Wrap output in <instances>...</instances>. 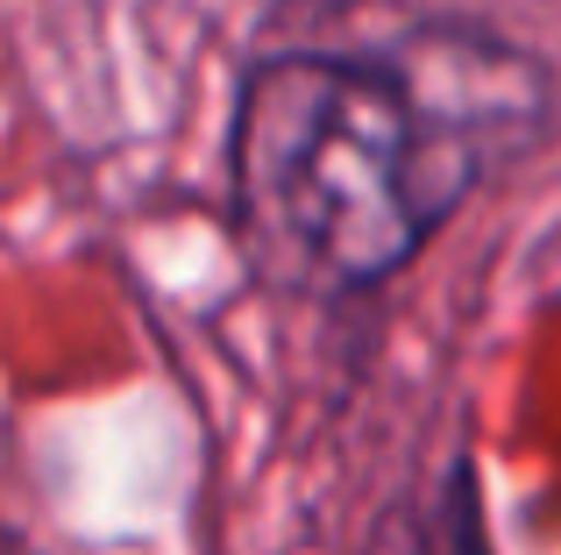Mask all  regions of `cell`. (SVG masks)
Returning <instances> with one entry per match:
<instances>
[{
	"label": "cell",
	"instance_id": "cell-1",
	"mask_svg": "<svg viewBox=\"0 0 561 555\" xmlns=\"http://www.w3.org/2000/svg\"><path fill=\"white\" fill-rule=\"evenodd\" d=\"M548 114L534 57L420 29L391 57H271L234 107V200L320 285H383Z\"/></svg>",
	"mask_w": 561,
	"mask_h": 555
},
{
	"label": "cell",
	"instance_id": "cell-2",
	"mask_svg": "<svg viewBox=\"0 0 561 555\" xmlns=\"http://www.w3.org/2000/svg\"><path fill=\"white\" fill-rule=\"evenodd\" d=\"M412 555H491L477 499H469V471H448V499L434 506V528L412 542Z\"/></svg>",
	"mask_w": 561,
	"mask_h": 555
}]
</instances>
